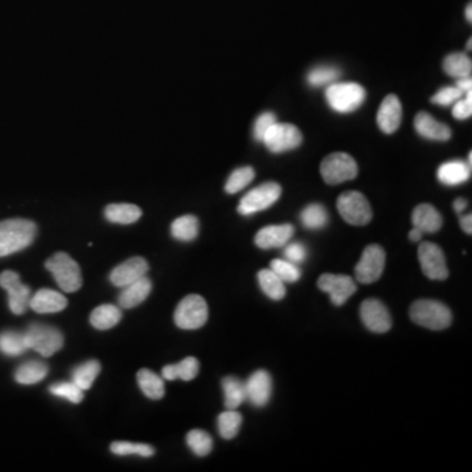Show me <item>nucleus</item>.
Here are the masks:
<instances>
[{
  "instance_id": "obj_1",
  "label": "nucleus",
  "mask_w": 472,
  "mask_h": 472,
  "mask_svg": "<svg viewBox=\"0 0 472 472\" xmlns=\"http://www.w3.org/2000/svg\"><path fill=\"white\" fill-rule=\"evenodd\" d=\"M37 234L34 222L14 218L0 222V257L28 248Z\"/></svg>"
},
{
  "instance_id": "obj_2",
  "label": "nucleus",
  "mask_w": 472,
  "mask_h": 472,
  "mask_svg": "<svg viewBox=\"0 0 472 472\" xmlns=\"http://www.w3.org/2000/svg\"><path fill=\"white\" fill-rule=\"evenodd\" d=\"M410 316L413 323L425 327L432 331H442L450 327L453 315L442 302L433 299H420L411 306Z\"/></svg>"
},
{
  "instance_id": "obj_3",
  "label": "nucleus",
  "mask_w": 472,
  "mask_h": 472,
  "mask_svg": "<svg viewBox=\"0 0 472 472\" xmlns=\"http://www.w3.org/2000/svg\"><path fill=\"white\" fill-rule=\"evenodd\" d=\"M45 268L53 274L62 292L75 293L82 287L83 279L80 268L70 255L64 252L53 255L45 263Z\"/></svg>"
},
{
  "instance_id": "obj_4",
  "label": "nucleus",
  "mask_w": 472,
  "mask_h": 472,
  "mask_svg": "<svg viewBox=\"0 0 472 472\" xmlns=\"http://www.w3.org/2000/svg\"><path fill=\"white\" fill-rule=\"evenodd\" d=\"M327 103L338 113H352L366 99L365 88L357 83H332L325 91Z\"/></svg>"
},
{
  "instance_id": "obj_5",
  "label": "nucleus",
  "mask_w": 472,
  "mask_h": 472,
  "mask_svg": "<svg viewBox=\"0 0 472 472\" xmlns=\"http://www.w3.org/2000/svg\"><path fill=\"white\" fill-rule=\"evenodd\" d=\"M28 349L41 354L43 357H51L63 346V335L56 327L33 323L24 332Z\"/></svg>"
},
{
  "instance_id": "obj_6",
  "label": "nucleus",
  "mask_w": 472,
  "mask_h": 472,
  "mask_svg": "<svg viewBox=\"0 0 472 472\" xmlns=\"http://www.w3.org/2000/svg\"><path fill=\"white\" fill-rule=\"evenodd\" d=\"M209 310L206 300L201 295L192 294L181 299L175 311V323L178 328L193 331L204 327Z\"/></svg>"
},
{
  "instance_id": "obj_7",
  "label": "nucleus",
  "mask_w": 472,
  "mask_h": 472,
  "mask_svg": "<svg viewBox=\"0 0 472 472\" xmlns=\"http://www.w3.org/2000/svg\"><path fill=\"white\" fill-rule=\"evenodd\" d=\"M320 174L328 185H338L353 180L358 175V165L346 152H333L320 164Z\"/></svg>"
},
{
  "instance_id": "obj_8",
  "label": "nucleus",
  "mask_w": 472,
  "mask_h": 472,
  "mask_svg": "<svg viewBox=\"0 0 472 472\" xmlns=\"http://www.w3.org/2000/svg\"><path fill=\"white\" fill-rule=\"evenodd\" d=\"M338 210L344 221L353 226H365L373 220L368 198L357 191L342 193L338 198Z\"/></svg>"
},
{
  "instance_id": "obj_9",
  "label": "nucleus",
  "mask_w": 472,
  "mask_h": 472,
  "mask_svg": "<svg viewBox=\"0 0 472 472\" xmlns=\"http://www.w3.org/2000/svg\"><path fill=\"white\" fill-rule=\"evenodd\" d=\"M281 192L282 189L277 182H264L260 187L252 189L251 192L247 193L240 200L237 211L241 215H252L259 211L266 210L280 200Z\"/></svg>"
},
{
  "instance_id": "obj_10",
  "label": "nucleus",
  "mask_w": 472,
  "mask_h": 472,
  "mask_svg": "<svg viewBox=\"0 0 472 472\" xmlns=\"http://www.w3.org/2000/svg\"><path fill=\"white\" fill-rule=\"evenodd\" d=\"M302 141V133L295 125L276 122L268 129L261 142L270 152L281 154L299 148Z\"/></svg>"
},
{
  "instance_id": "obj_11",
  "label": "nucleus",
  "mask_w": 472,
  "mask_h": 472,
  "mask_svg": "<svg viewBox=\"0 0 472 472\" xmlns=\"http://www.w3.org/2000/svg\"><path fill=\"white\" fill-rule=\"evenodd\" d=\"M386 264V252L378 244H370L355 266V279L361 283H373L381 279Z\"/></svg>"
},
{
  "instance_id": "obj_12",
  "label": "nucleus",
  "mask_w": 472,
  "mask_h": 472,
  "mask_svg": "<svg viewBox=\"0 0 472 472\" xmlns=\"http://www.w3.org/2000/svg\"><path fill=\"white\" fill-rule=\"evenodd\" d=\"M0 286L8 293V306L15 315H23L30 309V286L20 281V276L12 272L5 270L0 274Z\"/></svg>"
},
{
  "instance_id": "obj_13",
  "label": "nucleus",
  "mask_w": 472,
  "mask_h": 472,
  "mask_svg": "<svg viewBox=\"0 0 472 472\" xmlns=\"http://www.w3.org/2000/svg\"><path fill=\"white\" fill-rule=\"evenodd\" d=\"M418 261L429 280L443 281L449 277L446 257L440 246L425 241L418 247Z\"/></svg>"
},
{
  "instance_id": "obj_14",
  "label": "nucleus",
  "mask_w": 472,
  "mask_h": 472,
  "mask_svg": "<svg viewBox=\"0 0 472 472\" xmlns=\"http://www.w3.org/2000/svg\"><path fill=\"white\" fill-rule=\"evenodd\" d=\"M318 287L329 294L335 306H342L357 292L353 279L345 274H322L318 280Z\"/></svg>"
},
{
  "instance_id": "obj_15",
  "label": "nucleus",
  "mask_w": 472,
  "mask_h": 472,
  "mask_svg": "<svg viewBox=\"0 0 472 472\" xmlns=\"http://www.w3.org/2000/svg\"><path fill=\"white\" fill-rule=\"evenodd\" d=\"M359 315L362 323L371 332L384 333L392 327V319L387 307L375 298H370L362 302Z\"/></svg>"
},
{
  "instance_id": "obj_16",
  "label": "nucleus",
  "mask_w": 472,
  "mask_h": 472,
  "mask_svg": "<svg viewBox=\"0 0 472 472\" xmlns=\"http://www.w3.org/2000/svg\"><path fill=\"white\" fill-rule=\"evenodd\" d=\"M247 400L253 407H266L272 397L273 382L270 374L266 370H257L246 382Z\"/></svg>"
},
{
  "instance_id": "obj_17",
  "label": "nucleus",
  "mask_w": 472,
  "mask_h": 472,
  "mask_svg": "<svg viewBox=\"0 0 472 472\" xmlns=\"http://www.w3.org/2000/svg\"><path fill=\"white\" fill-rule=\"evenodd\" d=\"M148 272V263L139 256L132 257L126 261H123L122 264L116 266L110 274H109V280L110 282L117 286L119 289L133 283L135 281L145 277Z\"/></svg>"
},
{
  "instance_id": "obj_18",
  "label": "nucleus",
  "mask_w": 472,
  "mask_h": 472,
  "mask_svg": "<svg viewBox=\"0 0 472 472\" xmlns=\"http://www.w3.org/2000/svg\"><path fill=\"white\" fill-rule=\"evenodd\" d=\"M294 235V227L289 223L270 224L261 228L256 236L255 243L261 250H273L285 247Z\"/></svg>"
},
{
  "instance_id": "obj_19",
  "label": "nucleus",
  "mask_w": 472,
  "mask_h": 472,
  "mask_svg": "<svg viewBox=\"0 0 472 472\" xmlns=\"http://www.w3.org/2000/svg\"><path fill=\"white\" fill-rule=\"evenodd\" d=\"M403 118V108L397 95H388L384 97V102L379 106L377 122L379 129L384 134L395 133L401 125Z\"/></svg>"
},
{
  "instance_id": "obj_20",
  "label": "nucleus",
  "mask_w": 472,
  "mask_h": 472,
  "mask_svg": "<svg viewBox=\"0 0 472 472\" xmlns=\"http://www.w3.org/2000/svg\"><path fill=\"white\" fill-rule=\"evenodd\" d=\"M416 132L420 134L423 138H427L430 141H440L446 142L451 137V130L447 125L438 122L433 116H430L427 112H420L413 121Z\"/></svg>"
},
{
  "instance_id": "obj_21",
  "label": "nucleus",
  "mask_w": 472,
  "mask_h": 472,
  "mask_svg": "<svg viewBox=\"0 0 472 472\" xmlns=\"http://www.w3.org/2000/svg\"><path fill=\"white\" fill-rule=\"evenodd\" d=\"M66 307V296L51 289H40L30 298V309L37 314H56Z\"/></svg>"
},
{
  "instance_id": "obj_22",
  "label": "nucleus",
  "mask_w": 472,
  "mask_h": 472,
  "mask_svg": "<svg viewBox=\"0 0 472 472\" xmlns=\"http://www.w3.org/2000/svg\"><path fill=\"white\" fill-rule=\"evenodd\" d=\"M151 281L146 276L133 283L122 287L118 295V305L121 309H134L143 303L151 293Z\"/></svg>"
},
{
  "instance_id": "obj_23",
  "label": "nucleus",
  "mask_w": 472,
  "mask_h": 472,
  "mask_svg": "<svg viewBox=\"0 0 472 472\" xmlns=\"http://www.w3.org/2000/svg\"><path fill=\"white\" fill-rule=\"evenodd\" d=\"M413 227L421 230L424 234L437 233L442 227V215L430 204H420L412 213Z\"/></svg>"
},
{
  "instance_id": "obj_24",
  "label": "nucleus",
  "mask_w": 472,
  "mask_h": 472,
  "mask_svg": "<svg viewBox=\"0 0 472 472\" xmlns=\"http://www.w3.org/2000/svg\"><path fill=\"white\" fill-rule=\"evenodd\" d=\"M437 177L445 185H460L471 177V167L463 161H450L438 168Z\"/></svg>"
},
{
  "instance_id": "obj_25",
  "label": "nucleus",
  "mask_w": 472,
  "mask_h": 472,
  "mask_svg": "<svg viewBox=\"0 0 472 472\" xmlns=\"http://www.w3.org/2000/svg\"><path fill=\"white\" fill-rule=\"evenodd\" d=\"M198 371H200L198 359L194 357H188L178 364L164 366L162 370V375L163 378L167 381L181 379V381L189 382L197 377Z\"/></svg>"
},
{
  "instance_id": "obj_26",
  "label": "nucleus",
  "mask_w": 472,
  "mask_h": 472,
  "mask_svg": "<svg viewBox=\"0 0 472 472\" xmlns=\"http://www.w3.org/2000/svg\"><path fill=\"white\" fill-rule=\"evenodd\" d=\"M49 368L41 361H27L21 364L15 373L16 382L19 384H36L44 381Z\"/></svg>"
},
{
  "instance_id": "obj_27",
  "label": "nucleus",
  "mask_w": 472,
  "mask_h": 472,
  "mask_svg": "<svg viewBox=\"0 0 472 472\" xmlns=\"http://www.w3.org/2000/svg\"><path fill=\"white\" fill-rule=\"evenodd\" d=\"M222 387L224 392V405L227 410H236L246 400V384L236 377H226L222 381Z\"/></svg>"
},
{
  "instance_id": "obj_28",
  "label": "nucleus",
  "mask_w": 472,
  "mask_h": 472,
  "mask_svg": "<svg viewBox=\"0 0 472 472\" xmlns=\"http://www.w3.org/2000/svg\"><path fill=\"white\" fill-rule=\"evenodd\" d=\"M142 217V210L133 204H110L105 209V218L112 223L132 224Z\"/></svg>"
},
{
  "instance_id": "obj_29",
  "label": "nucleus",
  "mask_w": 472,
  "mask_h": 472,
  "mask_svg": "<svg viewBox=\"0 0 472 472\" xmlns=\"http://www.w3.org/2000/svg\"><path fill=\"white\" fill-rule=\"evenodd\" d=\"M121 316H122L121 310L116 306L103 305L92 311L89 316V322L96 329L106 331L117 325L118 322L121 320Z\"/></svg>"
},
{
  "instance_id": "obj_30",
  "label": "nucleus",
  "mask_w": 472,
  "mask_h": 472,
  "mask_svg": "<svg viewBox=\"0 0 472 472\" xmlns=\"http://www.w3.org/2000/svg\"><path fill=\"white\" fill-rule=\"evenodd\" d=\"M257 280L261 290L273 300H281L286 295L285 282L270 269H263L257 274Z\"/></svg>"
},
{
  "instance_id": "obj_31",
  "label": "nucleus",
  "mask_w": 472,
  "mask_h": 472,
  "mask_svg": "<svg viewBox=\"0 0 472 472\" xmlns=\"http://www.w3.org/2000/svg\"><path fill=\"white\" fill-rule=\"evenodd\" d=\"M138 384L142 392L152 400H161L164 397V382L162 378L148 369H142L137 374Z\"/></svg>"
},
{
  "instance_id": "obj_32",
  "label": "nucleus",
  "mask_w": 472,
  "mask_h": 472,
  "mask_svg": "<svg viewBox=\"0 0 472 472\" xmlns=\"http://www.w3.org/2000/svg\"><path fill=\"white\" fill-rule=\"evenodd\" d=\"M28 351L24 332L4 331L0 333V352L10 357H17Z\"/></svg>"
},
{
  "instance_id": "obj_33",
  "label": "nucleus",
  "mask_w": 472,
  "mask_h": 472,
  "mask_svg": "<svg viewBox=\"0 0 472 472\" xmlns=\"http://www.w3.org/2000/svg\"><path fill=\"white\" fill-rule=\"evenodd\" d=\"M443 71L457 79L471 76V59L464 53H451L443 59Z\"/></svg>"
},
{
  "instance_id": "obj_34",
  "label": "nucleus",
  "mask_w": 472,
  "mask_h": 472,
  "mask_svg": "<svg viewBox=\"0 0 472 472\" xmlns=\"http://www.w3.org/2000/svg\"><path fill=\"white\" fill-rule=\"evenodd\" d=\"M200 231V222L194 215H182L171 224V234L180 241H192Z\"/></svg>"
},
{
  "instance_id": "obj_35",
  "label": "nucleus",
  "mask_w": 472,
  "mask_h": 472,
  "mask_svg": "<svg viewBox=\"0 0 472 472\" xmlns=\"http://www.w3.org/2000/svg\"><path fill=\"white\" fill-rule=\"evenodd\" d=\"M100 370H102V366L99 361L91 359L87 362H83L73 370V382L76 386H79L83 391L89 390L91 386L95 382V379L97 378Z\"/></svg>"
},
{
  "instance_id": "obj_36",
  "label": "nucleus",
  "mask_w": 472,
  "mask_h": 472,
  "mask_svg": "<svg viewBox=\"0 0 472 472\" xmlns=\"http://www.w3.org/2000/svg\"><path fill=\"white\" fill-rule=\"evenodd\" d=\"M300 222L306 228L320 230L328 223V213L320 204L307 205L300 213Z\"/></svg>"
},
{
  "instance_id": "obj_37",
  "label": "nucleus",
  "mask_w": 472,
  "mask_h": 472,
  "mask_svg": "<svg viewBox=\"0 0 472 472\" xmlns=\"http://www.w3.org/2000/svg\"><path fill=\"white\" fill-rule=\"evenodd\" d=\"M243 417L236 410H227L218 417V430L224 440H233L239 433Z\"/></svg>"
},
{
  "instance_id": "obj_38",
  "label": "nucleus",
  "mask_w": 472,
  "mask_h": 472,
  "mask_svg": "<svg viewBox=\"0 0 472 472\" xmlns=\"http://www.w3.org/2000/svg\"><path fill=\"white\" fill-rule=\"evenodd\" d=\"M187 443L197 457H206L213 450V438L205 430L193 429L187 434Z\"/></svg>"
},
{
  "instance_id": "obj_39",
  "label": "nucleus",
  "mask_w": 472,
  "mask_h": 472,
  "mask_svg": "<svg viewBox=\"0 0 472 472\" xmlns=\"http://www.w3.org/2000/svg\"><path fill=\"white\" fill-rule=\"evenodd\" d=\"M255 169L252 167H241L235 169L226 181L224 191L228 194H235V193L243 191L247 185H250L253 178H255Z\"/></svg>"
},
{
  "instance_id": "obj_40",
  "label": "nucleus",
  "mask_w": 472,
  "mask_h": 472,
  "mask_svg": "<svg viewBox=\"0 0 472 472\" xmlns=\"http://www.w3.org/2000/svg\"><path fill=\"white\" fill-rule=\"evenodd\" d=\"M110 451L116 456H139V457H152L155 450L151 445L146 443L125 442L118 441L110 445Z\"/></svg>"
},
{
  "instance_id": "obj_41",
  "label": "nucleus",
  "mask_w": 472,
  "mask_h": 472,
  "mask_svg": "<svg viewBox=\"0 0 472 472\" xmlns=\"http://www.w3.org/2000/svg\"><path fill=\"white\" fill-rule=\"evenodd\" d=\"M341 75L338 67L333 66H318L312 69L307 75V82L312 87H322L327 84H332L336 82Z\"/></svg>"
},
{
  "instance_id": "obj_42",
  "label": "nucleus",
  "mask_w": 472,
  "mask_h": 472,
  "mask_svg": "<svg viewBox=\"0 0 472 472\" xmlns=\"http://www.w3.org/2000/svg\"><path fill=\"white\" fill-rule=\"evenodd\" d=\"M49 391L51 395L66 399L74 404L80 403L84 398V394H83L84 391L74 382H58V384H51L49 387Z\"/></svg>"
},
{
  "instance_id": "obj_43",
  "label": "nucleus",
  "mask_w": 472,
  "mask_h": 472,
  "mask_svg": "<svg viewBox=\"0 0 472 472\" xmlns=\"http://www.w3.org/2000/svg\"><path fill=\"white\" fill-rule=\"evenodd\" d=\"M270 269L280 277L285 283H293L300 279V270L298 266L285 260L276 259L270 263Z\"/></svg>"
},
{
  "instance_id": "obj_44",
  "label": "nucleus",
  "mask_w": 472,
  "mask_h": 472,
  "mask_svg": "<svg viewBox=\"0 0 472 472\" xmlns=\"http://www.w3.org/2000/svg\"><path fill=\"white\" fill-rule=\"evenodd\" d=\"M462 96H463V92L458 87H443L432 97V103L441 105V106H447L456 103L459 99H462Z\"/></svg>"
},
{
  "instance_id": "obj_45",
  "label": "nucleus",
  "mask_w": 472,
  "mask_h": 472,
  "mask_svg": "<svg viewBox=\"0 0 472 472\" xmlns=\"http://www.w3.org/2000/svg\"><path fill=\"white\" fill-rule=\"evenodd\" d=\"M285 260L293 263L295 266L302 264L307 259V248L302 243H287L283 250Z\"/></svg>"
},
{
  "instance_id": "obj_46",
  "label": "nucleus",
  "mask_w": 472,
  "mask_h": 472,
  "mask_svg": "<svg viewBox=\"0 0 472 472\" xmlns=\"http://www.w3.org/2000/svg\"><path fill=\"white\" fill-rule=\"evenodd\" d=\"M277 122V117L274 113L272 112H266L263 115H260L259 117L256 118L255 125H253V137L256 141L261 142L264 135H266L268 129Z\"/></svg>"
},
{
  "instance_id": "obj_47",
  "label": "nucleus",
  "mask_w": 472,
  "mask_h": 472,
  "mask_svg": "<svg viewBox=\"0 0 472 472\" xmlns=\"http://www.w3.org/2000/svg\"><path fill=\"white\" fill-rule=\"evenodd\" d=\"M472 115V93L471 91L466 92V99H459L454 103L453 116L458 119H467Z\"/></svg>"
},
{
  "instance_id": "obj_48",
  "label": "nucleus",
  "mask_w": 472,
  "mask_h": 472,
  "mask_svg": "<svg viewBox=\"0 0 472 472\" xmlns=\"http://www.w3.org/2000/svg\"><path fill=\"white\" fill-rule=\"evenodd\" d=\"M458 88L460 89L463 93L469 92L472 89V79L471 76H467V78H460L458 79L457 86Z\"/></svg>"
},
{
  "instance_id": "obj_49",
  "label": "nucleus",
  "mask_w": 472,
  "mask_h": 472,
  "mask_svg": "<svg viewBox=\"0 0 472 472\" xmlns=\"http://www.w3.org/2000/svg\"><path fill=\"white\" fill-rule=\"evenodd\" d=\"M460 227H462V230L466 233V234H469V235H471L472 234V217L471 214H467V215H463V217H460Z\"/></svg>"
},
{
  "instance_id": "obj_50",
  "label": "nucleus",
  "mask_w": 472,
  "mask_h": 472,
  "mask_svg": "<svg viewBox=\"0 0 472 472\" xmlns=\"http://www.w3.org/2000/svg\"><path fill=\"white\" fill-rule=\"evenodd\" d=\"M466 207H467V201H466V200H463V198H457V200L454 201V210H456L457 213H462Z\"/></svg>"
},
{
  "instance_id": "obj_51",
  "label": "nucleus",
  "mask_w": 472,
  "mask_h": 472,
  "mask_svg": "<svg viewBox=\"0 0 472 472\" xmlns=\"http://www.w3.org/2000/svg\"><path fill=\"white\" fill-rule=\"evenodd\" d=\"M423 235H424V233H423L421 230L413 227L412 230H411V233H410V239H411L412 241H420Z\"/></svg>"
},
{
  "instance_id": "obj_52",
  "label": "nucleus",
  "mask_w": 472,
  "mask_h": 472,
  "mask_svg": "<svg viewBox=\"0 0 472 472\" xmlns=\"http://www.w3.org/2000/svg\"><path fill=\"white\" fill-rule=\"evenodd\" d=\"M466 19L471 23L472 21V4H469L466 8Z\"/></svg>"
},
{
  "instance_id": "obj_53",
  "label": "nucleus",
  "mask_w": 472,
  "mask_h": 472,
  "mask_svg": "<svg viewBox=\"0 0 472 472\" xmlns=\"http://www.w3.org/2000/svg\"><path fill=\"white\" fill-rule=\"evenodd\" d=\"M471 44L472 40L470 38V40H469V43H467V49H469V50H471Z\"/></svg>"
}]
</instances>
